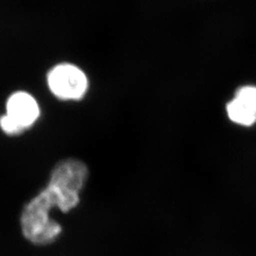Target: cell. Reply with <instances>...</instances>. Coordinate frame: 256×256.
Returning a JSON list of instances; mask_svg holds the SVG:
<instances>
[{
    "mask_svg": "<svg viewBox=\"0 0 256 256\" xmlns=\"http://www.w3.org/2000/svg\"><path fill=\"white\" fill-rule=\"evenodd\" d=\"M227 114L229 119L244 126H252L256 122V116L245 108L236 98H234L227 104Z\"/></svg>",
    "mask_w": 256,
    "mask_h": 256,
    "instance_id": "cell-4",
    "label": "cell"
},
{
    "mask_svg": "<svg viewBox=\"0 0 256 256\" xmlns=\"http://www.w3.org/2000/svg\"><path fill=\"white\" fill-rule=\"evenodd\" d=\"M39 115V104L32 95L14 92L6 102V114L0 116V128L8 136H18L34 124Z\"/></svg>",
    "mask_w": 256,
    "mask_h": 256,
    "instance_id": "cell-2",
    "label": "cell"
},
{
    "mask_svg": "<svg viewBox=\"0 0 256 256\" xmlns=\"http://www.w3.org/2000/svg\"><path fill=\"white\" fill-rule=\"evenodd\" d=\"M88 176V166L78 158H66L54 165L46 188L28 202L21 212V232L28 241L46 246L59 238L62 227L50 212L55 207L63 212L75 209Z\"/></svg>",
    "mask_w": 256,
    "mask_h": 256,
    "instance_id": "cell-1",
    "label": "cell"
},
{
    "mask_svg": "<svg viewBox=\"0 0 256 256\" xmlns=\"http://www.w3.org/2000/svg\"><path fill=\"white\" fill-rule=\"evenodd\" d=\"M48 84L52 93L63 101H78L88 88L86 75L72 64H60L48 74Z\"/></svg>",
    "mask_w": 256,
    "mask_h": 256,
    "instance_id": "cell-3",
    "label": "cell"
},
{
    "mask_svg": "<svg viewBox=\"0 0 256 256\" xmlns=\"http://www.w3.org/2000/svg\"><path fill=\"white\" fill-rule=\"evenodd\" d=\"M234 98H236L245 108L256 116V86H245L238 90Z\"/></svg>",
    "mask_w": 256,
    "mask_h": 256,
    "instance_id": "cell-5",
    "label": "cell"
}]
</instances>
